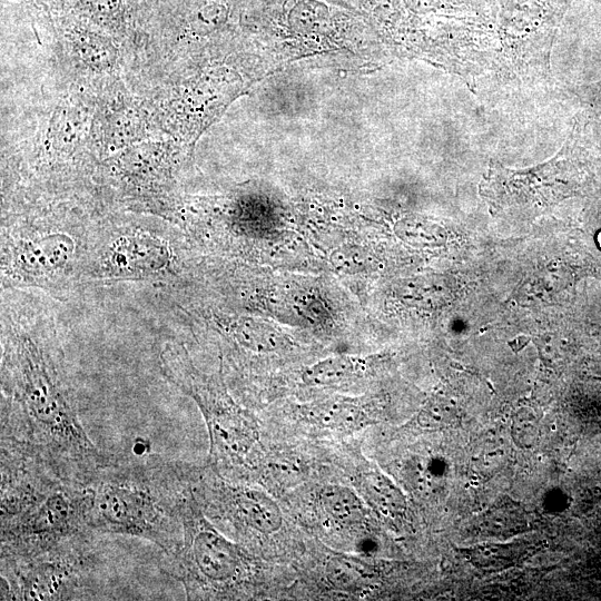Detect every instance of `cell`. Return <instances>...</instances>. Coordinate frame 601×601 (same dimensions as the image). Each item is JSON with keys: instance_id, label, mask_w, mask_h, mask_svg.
I'll return each instance as SVG.
<instances>
[{"instance_id": "13", "label": "cell", "mask_w": 601, "mask_h": 601, "mask_svg": "<svg viewBox=\"0 0 601 601\" xmlns=\"http://www.w3.org/2000/svg\"><path fill=\"white\" fill-rule=\"evenodd\" d=\"M364 366L358 358L337 357L315 363L303 373V380L309 386H332L356 376Z\"/></svg>"}, {"instance_id": "7", "label": "cell", "mask_w": 601, "mask_h": 601, "mask_svg": "<svg viewBox=\"0 0 601 601\" xmlns=\"http://www.w3.org/2000/svg\"><path fill=\"white\" fill-rule=\"evenodd\" d=\"M97 273L101 278L143 280L169 273L173 252L165 241L149 233L118 236L104 249Z\"/></svg>"}, {"instance_id": "18", "label": "cell", "mask_w": 601, "mask_h": 601, "mask_svg": "<svg viewBox=\"0 0 601 601\" xmlns=\"http://www.w3.org/2000/svg\"><path fill=\"white\" fill-rule=\"evenodd\" d=\"M151 443L149 440H145L143 438H137L133 443L132 451L134 456L142 458L144 456H149L151 453Z\"/></svg>"}, {"instance_id": "19", "label": "cell", "mask_w": 601, "mask_h": 601, "mask_svg": "<svg viewBox=\"0 0 601 601\" xmlns=\"http://www.w3.org/2000/svg\"><path fill=\"white\" fill-rule=\"evenodd\" d=\"M598 243H599V245L601 246V232H600V233H599V235H598Z\"/></svg>"}, {"instance_id": "5", "label": "cell", "mask_w": 601, "mask_h": 601, "mask_svg": "<svg viewBox=\"0 0 601 601\" xmlns=\"http://www.w3.org/2000/svg\"><path fill=\"white\" fill-rule=\"evenodd\" d=\"M183 528V543L166 556L165 571L181 581L189 599L243 583L249 574L248 556L197 514L191 482L183 501Z\"/></svg>"}, {"instance_id": "17", "label": "cell", "mask_w": 601, "mask_h": 601, "mask_svg": "<svg viewBox=\"0 0 601 601\" xmlns=\"http://www.w3.org/2000/svg\"><path fill=\"white\" fill-rule=\"evenodd\" d=\"M515 440L522 445H531L537 436V426L535 423H530L527 420L525 422H518L514 426Z\"/></svg>"}, {"instance_id": "3", "label": "cell", "mask_w": 601, "mask_h": 601, "mask_svg": "<svg viewBox=\"0 0 601 601\" xmlns=\"http://www.w3.org/2000/svg\"><path fill=\"white\" fill-rule=\"evenodd\" d=\"M94 534L86 487L32 458L2 451V559L36 556Z\"/></svg>"}, {"instance_id": "1", "label": "cell", "mask_w": 601, "mask_h": 601, "mask_svg": "<svg viewBox=\"0 0 601 601\" xmlns=\"http://www.w3.org/2000/svg\"><path fill=\"white\" fill-rule=\"evenodd\" d=\"M2 446L86 487L114 458L98 449L82 425L55 364L31 338L22 337L4 364Z\"/></svg>"}, {"instance_id": "14", "label": "cell", "mask_w": 601, "mask_h": 601, "mask_svg": "<svg viewBox=\"0 0 601 601\" xmlns=\"http://www.w3.org/2000/svg\"><path fill=\"white\" fill-rule=\"evenodd\" d=\"M327 575L333 586L344 590L360 589L370 578L369 568L361 560L337 556L330 560Z\"/></svg>"}, {"instance_id": "8", "label": "cell", "mask_w": 601, "mask_h": 601, "mask_svg": "<svg viewBox=\"0 0 601 601\" xmlns=\"http://www.w3.org/2000/svg\"><path fill=\"white\" fill-rule=\"evenodd\" d=\"M75 254V241L66 234L27 236L6 256V272L23 282H49L70 272Z\"/></svg>"}, {"instance_id": "6", "label": "cell", "mask_w": 601, "mask_h": 601, "mask_svg": "<svg viewBox=\"0 0 601 601\" xmlns=\"http://www.w3.org/2000/svg\"><path fill=\"white\" fill-rule=\"evenodd\" d=\"M93 537L32 557L2 559V600H73L90 589Z\"/></svg>"}, {"instance_id": "2", "label": "cell", "mask_w": 601, "mask_h": 601, "mask_svg": "<svg viewBox=\"0 0 601 601\" xmlns=\"http://www.w3.org/2000/svg\"><path fill=\"white\" fill-rule=\"evenodd\" d=\"M189 487L187 467L179 463L114 457L86 486L88 526L95 534L151 541L172 555L183 543V501Z\"/></svg>"}, {"instance_id": "9", "label": "cell", "mask_w": 601, "mask_h": 601, "mask_svg": "<svg viewBox=\"0 0 601 601\" xmlns=\"http://www.w3.org/2000/svg\"><path fill=\"white\" fill-rule=\"evenodd\" d=\"M221 510L245 529L272 535L282 527V512L271 497L260 490L223 487L216 494Z\"/></svg>"}, {"instance_id": "15", "label": "cell", "mask_w": 601, "mask_h": 601, "mask_svg": "<svg viewBox=\"0 0 601 601\" xmlns=\"http://www.w3.org/2000/svg\"><path fill=\"white\" fill-rule=\"evenodd\" d=\"M363 496H366L374 506L382 510H393L399 507V498L390 487L387 480L380 475L363 474L358 481Z\"/></svg>"}, {"instance_id": "4", "label": "cell", "mask_w": 601, "mask_h": 601, "mask_svg": "<svg viewBox=\"0 0 601 601\" xmlns=\"http://www.w3.org/2000/svg\"><path fill=\"white\" fill-rule=\"evenodd\" d=\"M160 359L165 378L199 405L208 422L215 465H243L259 441L253 418L235 405L220 380L204 376L193 366L183 347L166 344Z\"/></svg>"}, {"instance_id": "10", "label": "cell", "mask_w": 601, "mask_h": 601, "mask_svg": "<svg viewBox=\"0 0 601 601\" xmlns=\"http://www.w3.org/2000/svg\"><path fill=\"white\" fill-rule=\"evenodd\" d=\"M319 502L324 514L343 526H358L366 517L361 498L347 487H324L320 492Z\"/></svg>"}, {"instance_id": "16", "label": "cell", "mask_w": 601, "mask_h": 601, "mask_svg": "<svg viewBox=\"0 0 601 601\" xmlns=\"http://www.w3.org/2000/svg\"><path fill=\"white\" fill-rule=\"evenodd\" d=\"M331 263L344 273L363 272L369 264V255L361 246H343L332 253Z\"/></svg>"}, {"instance_id": "12", "label": "cell", "mask_w": 601, "mask_h": 601, "mask_svg": "<svg viewBox=\"0 0 601 601\" xmlns=\"http://www.w3.org/2000/svg\"><path fill=\"white\" fill-rule=\"evenodd\" d=\"M231 331L241 346L256 353L272 352L283 346L282 334L258 319H240L233 324Z\"/></svg>"}, {"instance_id": "11", "label": "cell", "mask_w": 601, "mask_h": 601, "mask_svg": "<svg viewBox=\"0 0 601 601\" xmlns=\"http://www.w3.org/2000/svg\"><path fill=\"white\" fill-rule=\"evenodd\" d=\"M305 417L314 425L338 431H354L364 426V412L348 402L327 401L310 407Z\"/></svg>"}]
</instances>
